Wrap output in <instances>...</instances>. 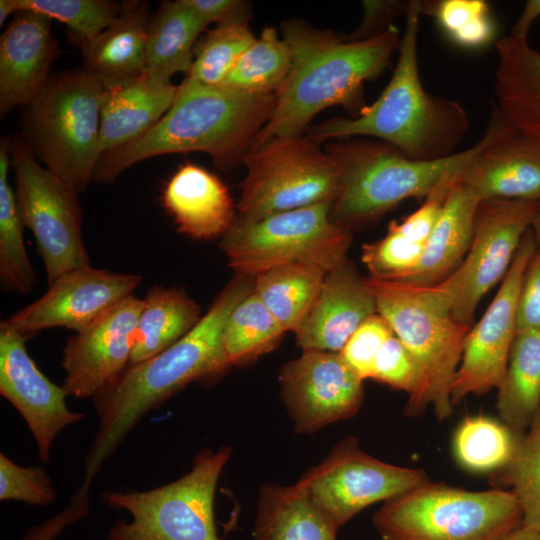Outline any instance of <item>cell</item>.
Returning a JSON list of instances; mask_svg holds the SVG:
<instances>
[{
  "label": "cell",
  "mask_w": 540,
  "mask_h": 540,
  "mask_svg": "<svg viewBox=\"0 0 540 540\" xmlns=\"http://www.w3.org/2000/svg\"><path fill=\"white\" fill-rule=\"evenodd\" d=\"M254 289V278L236 275L208 311L182 338L159 354L128 365L93 398L98 429L84 459V482L104 463L139 421L192 382L212 384L232 366L223 332L236 307Z\"/></svg>",
  "instance_id": "obj_1"
},
{
  "label": "cell",
  "mask_w": 540,
  "mask_h": 540,
  "mask_svg": "<svg viewBox=\"0 0 540 540\" xmlns=\"http://www.w3.org/2000/svg\"><path fill=\"white\" fill-rule=\"evenodd\" d=\"M281 31L291 51L290 71L276 93L271 118L248 150L273 138L300 136L330 106L359 107L363 84L388 66L401 39L392 24L362 40H347L297 20L284 22Z\"/></svg>",
  "instance_id": "obj_2"
},
{
  "label": "cell",
  "mask_w": 540,
  "mask_h": 540,
  "mask_svg": "<svg viewBox=\"0 0 540 540\" xmlns=\"http://www.w3.org/2000/svg\"><path fill=\"white\" fill-rule=\"evenodd\" d=\"M276 94H248L185 78L165 115L146 133L100 157L93 181L112 183L132 165L163 154L200 151L222 169L242 159L271 118Z\"/></svg>",
  "instance_id": "obj_3"
},
{
  "label": "cell",
  "mask_w": 540,
  "mask_h": 540,
  "mask_svg": "<svg viewBox=\"0 0 540 540\" xmlns=\"http://www.w3.org/2000/svg\"><path fill=\"white\" fill-rule=\"evenodd\" d=\"M423 2L409 1L392 77L377 100L357 116L335 118L314 127L315 142L352 136L384 141L415 160H435L455 152L470 127L457 101L427 92L418 67V31Z\"/></svg>",
  "instance_id": "obj_4"
},
{
  "label": "cell",
  "mask_w": 540,
  "mask_h": 540,
  "mask_svg": "<svg viewBox=\"0 0 540 540\" xmlns=\"http://www.w3.org/2000/svg\"><path fill=\"white\" fill-rule=\"evenodd\" d=\"M513 129L496 107L484 135L471 147L435 160L406 157L387 143L360 141L328 149L340 171L331 219L350 230L381 217L409 198H426L443 180L460 174L495 139Z\"/></svg>",
  "instance_id": "obj_5"
},
{
  "label": "cell",
  "mask_w": 540,
  "mask_h": 540,
  "mask_svg": "<svg viewBox=\"0 0 540 540\" xmlns=\"http://www.w3.org/2000/svg\"><path fill=\"white\" fill-rule=\"evenodd\" d=\"M377 313L405 345L419 369V383L404 413L423 414L432 405L438 419L452 414L451 389L471 326L459 323L436 285L365 278Z\"/></svg>",
  "instance_id": "obj_6"
},
{
  "label": "cell",
  "mask_w": 540,
  "mask_h": 540,
  "mask_svg": "<svg viewBox=\"0 0 540 540\" xmlns=\"http://www.w3.org/2000/svg\"><path fill=\"white\" fill-rule=\"evenodd\" d=\"M104 84L81 69L55 72L24 108L21 134L34 157L77 193L93 181Z\"/></svg>",
  "instance_id": "obj_7"
},
{
  "label": "cell",
  "mask_w": 540,
  "mask_h": 540,
  "mask_svg": "<svg viewBox=\"0 0 540 540\" xmlns=\"http://www.w3.org/2000/svg\"><path fill=\"white\" fill-rule=\"evenodd\" d=\"M372 522L381 540H504L521 527L522 511L510 490L430 481L384 502Z\"/></svg>",
  "instance_id": "obj_8"
},
{
  "label": "cell",
  "mask_w": 540,
  "mask_h": 540,
  "mask_svg": "<svg viewBox=\"0 0 540 540\" xmlns=\"http://www.w3.org/2000/svg\"><path fill=\"white\" fill-rule=\"evenodd\" d=\"M231 448H203L181 478L147 491H105L102 502L126 510L131 521L118 519L107 540H220L214 518L218 479Z\"/></svg>",
  "instance_id": "obj_9"
},
{
  "label": "cell",
  "mask_w": 540,
  "mask_h": 540,
  "mask_svg": "<svg viewBox=\"0 0 540 540\" xmlns=\"http://www.w3.org/2000/svg\"><path fill=\"white\" fill-rule=\"evenodd\" d=\"M330 208L319 203L256 220L239 216L220 248L236 275L255 278L295 263L330 271L347 259L352 241L350 230L331 219Z\"/></svg>",
  "instance_id": "obj_10"
},
{
  "label": "cell",
  "mask_w": 540,
  "mask_h": 540,
  "mask_svg": "<svg viewBox=\"0 0 540 540\" xmlns=\"http://www.w3.org/2000/svg\"><path fill=\"white\" fill-rule=\"evenodd\" d=\"M243 162L240 216H266L334 201L340 181L335 159L309 136L277 137L248 150Z\"/></svg>",
  "instance_id": "obj_11"
},
{
  "label": "cell",
  "mask_w": 540,
  "mask_h": 540,
  "mask_svg": "<svg viewBox=\"0 0 540 540\" xmlns=\"http://www.w3.org/2000/svg\"><path fill=\"white\" fill-rule=\"evenodd\" d=\"M10 167L19 212L35 238L49 285L65 272L89 266L79 193L45 168L20 136L11 140Z\"/></svg>",
  "instance_id": "obj_12"
},
{
  "label": "cell",
  "mask_w": 540,
  "mask_h": 540,
  "mask_svg": "<svg viewBox=\"0 0 540 540\" xmlns=\"http://www.w3.org/2000/svg\"><path fill=\"white\" fill-rule=\"evenodd\" d=\"M430 481L424 470L396 466L367 454L358 440L349 436L297 483L338 530L364 508L402 496Z\"/></svg>",
  "instance_id": "obj_13"
},
{
  "label": "cell",
  "mask_w": 540,
  "mask_h": 540,
  "mask_svg": "<svg viewBox=\"0 0 540 540\" xmlns=\"http://www.w3.org/2000/svg\"><path fill=\"white\" fill-rule=\"evenodd\" d=\"M540 202L483 200L470 248L461 264L436 284L453 317L471 326L482 297L506 275Z\"/></svg>",
  "instance_id": "obj_14"
},
{
  "label": "cell",
  "mask_w": 540,
  "mask_h": 540,
  "mask_svg": "<svg viewBox=\"0 0 540 540\" xmlns=\"http://www.w3.org/2000/svg\"><path fill=\"white\" fill-rule=\"evenodd\" d=\"M537 247L530 228L523 237L491 304L479 322L467 333L451 389L453 406L470 394L481 395L493 388H499L517 334L519 292Z\"/></svg>",
  "instance_id": "obj_15"
},
{
  "label": "cell",
  "mask_w": 540,
  "mask_h": 540,
  "mask_svg": "<svg viewBox=\"0 0 540 540\" xmlns=\"http://www.w3.org/2000/svg\"><path fill=\"white\" fill-rule=\"evenodd\" d=\"M281 396L294 431L311 434L356 415L363 402V380L339 353L302 350L280 370Z\"/></svg>",
  "instance_id": "obj_16"
},
{
  "label": "cell",
  "mask_w": 540,
  "mask_h": 540,
  "mask_svg": "<svg viewBox=\"0 0 540 540\" xmlns=\"http://www.w3.org/2000/svg\"><path fill=\"white\" fill-rule=\"evenodd\" d=\"M142 277L91 265L65 272L48 291L2 320L0 328L26 338L43 329L65 327L78 332L132 295Z\"/></svg>",
  "instance_id": "obj_17"
},
{
  "label": "cell",
  "mask_w": 540,
  "mask_h": 540,
  "mask_svg": "<svg viewBox=\"0 0 540 540\" xmlns=\"http://www.w3.org/2000/svg\"><path fill=\"white\" fill-rule=\"evenodd\" d=\"M143 299L131 295L70 336L63 349V388L93 398L130 364Z\"/></svg>",
  "instance_id": "obj_18"
},
{
  "label": "cell",
  "mask_w": 540,
  "mask_h": 540,
  "mask_svg": "<svg viewBox=\"0 0 540 540\" xmlns=\"http://www.w3.org/2000/svg\"><path fill=\"white\" fill-rule=\"evenodd\" d=\"M28 338L0 328V393L29 427L39 459L46 463L57 435L84 414L68 408L63 386L51 382L27 352Z\"/></svg>",
  "instance_id": "obj_19"
},
{
  "label": "cell",
  "mask_w": 540,
  "mask_h": 540,
  "mask_svg": "<svg viewBox=\"0 0 540 540\" xmlns=\"http://www.w3.org/2000/svg\"><path fill=\"white\" fill-rule=\"evenodd\" d=\"M52 20L19 10L0 37V116L29 105L45 88L60 53Z\"/></svg>",
  "instance_id": "obj_20"
},
{
  "label": "cell",
  "mask_w": 540,
  "mask_h": 540,
  "mask_svg": "<svg viewBox=\"0 0 540 540\" xmlns=\"http://www.w3.org/2000/svg\"><path fill=\"white\" fill-rule=\"evenodd\" d=\"M377 313L375 298L346 259L327 272L320 291L295 329L302 350L340 353L353 333Z\"/></svg>",
  "instance_id": "obj_21"
},
{
  "label": "cell",
  "mask_w": 540,
  "mask_h": 540,
  "mask_svg": "<svg viewBox=\"0 0 540 540\" xmlns=\"http://www.w3.org/2000/svg\"><path fill=\"white\" fill-rule=\"evenodd\" d=\"M459 180L482 201L540 202V139L511 129L488 145Z\"/></svg>",
  "instance_id": "obj_22"
},
{
  "label": "cell",
  "mask_w": 540,
  "mask_h": 540,
  "mask_svg": "<svg viewBox=\"0 0 540 540\" xmlns=\"http://www.w3.org/2000/svg\"><path fill=\"white\" fill-rule=\"evenodd\" d=\"M103 84L102 154L127 145L150 130L170 109L178 91L171 80L148 74Z\"/></svg>",
  "instance_id": "obj_23"
},
{
  "label": "cell",
  "mask_w": 540,
  "mask_h": 540,
  "mask_svg": "<svg viewBox=\"0 0 540 540\" xmlns=\"http://www.w3.org/2000/svg\"><path fill=\"white\" fill-rule=\"evenodd\" d=\"M162 199L179 231L194 239L223 237L236 220L225 184L190 162L181 165L166 183Z\"/></svg>",
  "instance_id": "obj_24"
},
{
  "label": "cell",
  "mask_w": 540,
  "mask_h": 540,
  "mask_svg": "<svg viewBox=\"0 0 540 540\" xmlns=\"http://www.w3.org/2000/svg\"><path fill=\"white\" fill-rule=\"evenodd\" d=\"M496 51L495 107L516 130L540 139V51L510 34Z\"/></svg>",
  "instance_id": "obj_25"
},
{
  "label": "cell",
  "mask_w": 540,
  "mask_h": 540,
  "mask_svg": "<svg viewBox=\"0 0 540 540\" xmlns=\"http://www.w3.org/2000/svg\"><path fill=\"white\" fill-rule=\"evenodd\" d=\"M150 19L146 1L122 2L116 19L81 49L82 69L103 83L145 74Z\"/></svg>",
  "instance_id": "obj_26"
},
{
  "label": "cell",
  "mask_w": 540,
  "mask_h": 540,
  "mask_svg": "<svg viewBox=\"0 0 540 540\" xmlns=\"http://www.w3.org/2000/svg\"><path fill=\"white\" fill-rule=\"evenodd\" d=\"M481 202L480 197L458 177L425 243L418 266L402 282L436 285L461 264L472 242Z\"/></svg>",
  "instance_id": "obj_27"
},
{
  "label": "cell",
  "mask_w": 540,
  "mask_h": 540,
  "mask_svg": "<svg viewBox=\"0 0 540 540\" xmlns=\"http://www.w3.org/2000/svg\"><path fill=\"white\" fill-rule=\"evenodd\" d=\"M336 532L297 482L260 488L253 540H336Z\"/></svg>",
  "instance_id": "obj_28"
},
{
  "label": "cell",
  "mask_w": 540,
  "mask_h": 540,
  "mask_svg": "<svg viewBox=\"0 0 540 540\" xmlns=\"http://www.w3.org/2000/svg\"><path fill=\"white\" fill-rule=\"evenodd\" d=\"M208 25L186 0L163 2L150 19L145 74L165 80L178 72L187 74L196 39Z\"/></svg>",
  "instance_id": "obj_29"
},
{
  "label": "cell",
  "mask_w": 540,
  "mask_h": 540,
  "mask_svg": "<svg viewBox=\"0 0 540 540\" xmlns=\"http://www.w3.org/2000/svg\"><path fill=\"white\" fill-rule=\"evenodd\" d=\"M143 301L130 364L143 362L167 349L201 319L200 306L177 288L152 286Z\"/></svg>",
  "instance_id": "obj_30"
},
{
  "label": "cell",
  "mask_w": 540,
  "mask_h": 540,
  "mask_svg": "<svg viewBox=\"0 0 540 540\" xmlns=\"http://www.w3.org/2000/svg\"><path fill=\"white\" fill-rule=\"evenodd\" d=\"M497 390L501 421L515 433L524 434L540 411V332L516 334Z\"/></svg>",
  "instance_id": "obj_31"
},
{
  "label": "cell",
  "mask_w": 540,
  "mask_h": 540,
  "mask_svg": "<svg viewBox=\"0 0 540 540\" xmlns=\"http://www.w3.org/2000/svg\"><path fill=\"white\" fill-rule=\"evenodd\" d=\"M327 272L309 263L276 267L254 278V291L284 330L294 332L317 297Z\"/></svg>",
  "instance_id": "obj_32"
},
{
  "label": "cell",
  "mask_w": 540,
  "mask_h": 540,
  "mask_svg": "<svg viewBox=\"0 0 540 540\" xmlns=\"http://www.w3.org/2000/svg\"><path fill=\"white\" fill-rule=\"evenodd\" d=\"M11 140L7 136L0 143V281L6 291L27 294L37 278L25 248L16 194L8 181Z\"/></svg>",
  "instance_id": "obj_33"
},
{
  "label": "cell",
  "mask_w": 540,
  "mask_h": 540,
  "mask_svg": "<svg viewBox=\"0 0 540 540\" xmlns=\"http://www.w3.org/2000/svg\"><path fill=\"white\" fill-rule=\"evenodd\" d=\"M520 435L490 416L465 417L453 436L456 461L466 470L491 474L512 459Z\"/></svg>",
  "instance_id": "obj_34"
},
{
  "label": "cell",
  "mask_w": 540,
  "mask_h": 540,
  "mask_svg": "<svg viewBox=\"0 0 540 540\" xmlns=\"http://www.w3.org/2000/svg\"><path fill=\"white\" fill-rule=\"evenodd\" d=\"M291 67V51L273 27L245 50L221 86L248 94H276Z\"/></svg>",
  "instance_id": "obj_35"
},
{
  "label": "cell",
  "mask_w": 540,
  "mask_h": 540,
  "mask_svg": "<svg viewBox=\"0 0 540 540\" xmlns=\"http://www.w3.org/2000/svg\"><path fill=\"white\" fill-rule=\"evenodd\" d=\"M286 331L254 289L231 312L223 343L231 365L241 366L275 349Z\"/></svg>",
  "instance_id": "obj_36"
},
{
  "label": "cell",
  "mask_w": 540,
  "mask_h": 540,
  "mask_svg": "<svg viewBox=\"0 0 540 540\" xmlns=\"http://www.w3.org/2000/svg\"><path fill=\"white\" fill-rule=\"evenodd\" d=\"M490 484L510 487L521 507V526L540 533V411L520 435L509 463L490 475Z\"/></svg>",
  "instance_id": "obj_37"
},
{
  "label": "cell",
  "mask_w": 540,
  "mask_h": 540,
  "mask_svg": "<svg viewBox=\"0 0 540 540\" xmlns=\"http://www.w3.org/2000/svg\"><path fill=\"white\" fill-rule=\"evenodd\" d=\"M255 39L247 22L217 25L206 33L194 53L186 78L208 86H221Z\"/></svg>",
  "instance_id": "obj_38"
},
{
  "label": "cell",
  "mask_w": 540,
  "mask_h": 540,
  "mask_svg": "<svg viewBox=\"0 0 540 540\" xmlns=\"http://www.w3.org/2000/svg\"><path fill=\"white\" fill-rule=\"evenodd\" d=\"M17 11L31 10L68 28L70 41L82 49L119 15L121 4L109 0H14Z\"/></svg>",
  "instance_id": "obj_39"
},
{
  "label": "cell",
  "mask_w": 540,
  "mask_h": 540,
  "mask_svg": "<svg viewBox=\"0 0 540 540\" xmlns=\"http://www.w3.org/2000/svg\"><path fill=\"white\" fill-rule=\"evenodd\" d=\"M423 13L432 15L445 35L462 48L478 49L495 37L497 28L483 0L423 2Z\"/></svg>",
  "instance_id": "obj_40"
},
{
  "label": "cell",
  "mask_w": 540,
  "mask_h": 540,
  "mask_svg": "<svg viewBox=\"0 0 540 540\" xmlns=\"http://www.w3.org/2000/svg\"><path fill=\"white\" fill-rule=\"evenodd\" d=\"M425 244L416 243L403 236L391 222L387 234L380 240L364 244L362 262L370 277L402 281L418 266Z\"/></svg>",
  "instance_id": "obj_41"
},
{
  "label": "cell",
  "mask_w": 540,
  "mask_h": 540,
  "mask_svg": "<svg viewBox=\"0 0 540 540\" xmlns=\"http://www.w3.org/2000/svg\"><path fill=\"white\" fill-rule=\"evenodd\" d=\"M56 499L51 478L42 467H22L0 454V500L47 506Z\"/></svg>",
  "instance_id": "obj_42"
},
{
  "label": "cell",
  "mask_w": 540,
  "mask_h": 540,
  "mask_svg": "<svg viewBox=\"0 0 540 540\" xmlns=\"http://www.w3.org/2000/svg\"><path fill=\"white\" fill-rule=\"evenodd\" d=\"M393 335L387 321L376 313L353 333L339 354L362 380L371 378L378 351Z\"/></svg>",
  "instance_id": "obj_43"
},
{
  "label": "cell",
  "mask_w": 540,
  "mask_h": 540,
  "mask_svg": "<svg viewBox=\"0 0 540 540\" xmlns=\"http://www.w3.org/2000/svg\"><path fill=\"white\" fill-rule=\"evenodd\" d=\"M371 379L401 390L410 396L419 383V369L405 345L395 336L386 340L378 351Z\"/></svg>",
  "instance_id": "obj_44"
},
{
  "label": "cell",
  "mask_w": 540,
  "mask_h": 540,
  "mask_svg": "<svg viewBox=\"0 0 540 540\" xmlns=\"http://www.w3.org/2000/svg\"><path fill=\"white\" fill-rule=\"evenodd\" d=\"M90 485L82 482L63 510L42 524L29 528L23 540H55L68 526L84 519L91 507Z\"/></svg>",
  "instance_id": "obj_45"
},
{
  "label": "cell",
  "mask_w": 540,
  "mask_h": 540,
  "mask_svg": "<svg viewBox=\"0 0 540 540\" xmlns=\"http://www.w3.org/2000/svg\"><path fill=\"white\" fill-rule=\"evenodd\" d=\"M517 333L540 332V249L537 247L526 269L517 301Z\"/></svg>",
  "instance_id": "obj_46"
},
{
  "label": "cell",
  "mask_w": 540,
  "mask_h": 540,
  "mask_svg": "<svg viewBox=\"0 0 540 540\" xmlns=\"http://www.w3.org/2000/svg\"><path fill=\"white\" fill-rule=\"evenodd\" d=\"M409 2L398 1H364V15L359 28L351 35L344 37L347 40H362L373 37L379 32L377 27L387 29V24L394 16L406 12Z\"/></svg>",
  "instance_id": "obj_47"
},
{
  "label": "cell",
  "mask_w": 540,
  "mask_h": 540,
  "mask_svg": "<svg viewBox=\"0 0 540 540\" xmlns=\"http://www.w3.org/2000/svg\"><path fill=\"white\" fill-rule=\"evenodd\" d=\"M208 24L247 22L248 4L239 0H186Z\"/></svg>",
  "instance_id": "obj_48"
},
{
  "label": "cell",
  "mask_w": 540,
  "mask_h": 540,
  "mask_svg": "<svg viewBox=\"0 0 540 540\" xmlns=\"http://www.w3.org/2000/svg\"><path fill=\"white\" fill-rule=\"evenodd\" d=\"M504 540H540V533L521 526Z\"/></svg>",
  "instance_id": "obj_49"
},
{
  "label": "cell",
  "mask_w": 540,
  "mask_h": 540,
  "mask_svg": "<svg viewBox=\"0 0 540 540\" xmlns=\"http://www.w3.org/2000/svg\"><path fill=\"white\" fill-rule=\"evenodd\" d=\"M17 11L14 0H1L0 1V26H3L4 22L10 15H14Z\"/></svg>",
  "instance_id": "obj_50"
},
{
  "label": "cell",
  "mask_w": 540,
  "mask_h": 540,
  "mask_svg": "<svg viewBox=\"0 0 540 540\" xmlns=\"http://www.w3.org/2000/svg\"><path fill=\"white\" fill-rule=\"evenodd\" d=\"M531 230H532L533 235L535 237L537 246L540 249V210H539V212L537 213V215L535 216V218L533 220Z\"/></svg>",
  "instance_id": "obj_51"
}]
</instances>
